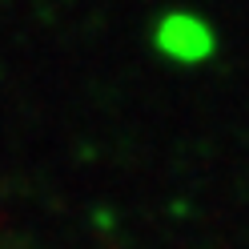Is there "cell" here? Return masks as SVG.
Returning <instances> with one entry per match:
<instances>
[{
	"label": "cell",
	"instance_id": "obj_1",
	"mask_svg": "<svg viewBox=\"0 0 249 249\" xmlns=\"http://www.w3.org/2000/svg\"><path fill=\"white\" fill-rule=\"evenodd\" d=\"M153 49L181 69H197V65H209L217 56L221 36H217L213 20H205L201 12L173 8L165 17H157V24H153Z\"/></svg>",
	"mask_w": 249,
	"mask_h": 249
}]
</instances>
